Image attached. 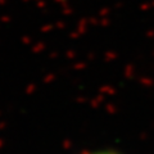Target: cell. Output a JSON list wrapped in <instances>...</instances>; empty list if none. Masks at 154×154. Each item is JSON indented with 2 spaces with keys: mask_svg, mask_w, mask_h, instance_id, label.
<instances>
[{
  "mask_svg": "<svg viewBox=\"0 0 154 154\" xmlns=\"http://www.w3.org/2000/svg\"><path fill=\"white\" fill-rule=\"evenodd\" d=\"M90 154H117L113 152H96V153H90Z\"/></svg>",
  "mask_w": 154,
  "mask_h": 154,
  "instance_id": "cell-1",
  "label": "cell"
}]
</instances>
